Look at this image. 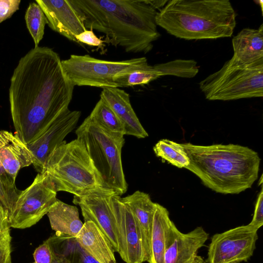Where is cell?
I'll use <instances>...</instances> for the list:
<instances>
[{
  "instance_id": "8992f818",
  "label": "cell",
  "mask_w": 263,
  "mask_h": 263,
  "mask_svg": "<svg viewBox=\"0 0 263 263\" xmlns=\"http://www.w3.org/2000/svg\"><path fill=\"white\" fill-rule=\"evenodd\" d=\"M107 186L121 196L127 190L121 159L124 136L111 135L88 116L76 130Z\"/></svg>"
},
{
  "instance_id": "74e56055",
  "label": "cell",
  "mask_w": 263,
  "mask_h": 263,
  "mask_svg": "<svg viewBox=\"0 0 263 263\" xmlns=\"http://www.w3.org/2000/svg\"><path fill=\"white\" fill-rule=\"evenodd\" d=\"M33 263H35V262H33Z\"/></svg>"
},
{
  "instance_id": "9a60e30c",
  "label": "cell",
  "mask_w": 263,
  "mask_h": 263,
  "mask_svg": "<svg viewBox=\"0 0 263 263\" xmlns=\"http://www.w3.org/2000/svg\"><path fill=\"white\" fill-rule=\"evenodd\" d=\"M49 27L70 41L79 43L76 36L86 30L69 0H36Z\"/></svg>"
},
{
  "instance_id": "ffe728a7",
  "label": "cell",
  "mask_w": 263,
  "mask_h": 263,
  "mask_svg": "<svg viewBox=\"0 0 263 263\" xmlns=\"http://www.w3.org/2000/svg\"><path fill=\"white\" fill-rule=\"evenodd\" d=\"M76 239L79 245L98 262L118 263L110 242L93 222H84Z\"/></svg>"
},
{
  "instance_id": "cb8c5ba5",
  "label": "cell",
  "mask_w": 263,
  "mask_h": 263,
  "mask_svg": "<svg viewBox=\"0 0 263 263\" xmlns=\"http://www.w3.org/2000/svg\"><path fill=\"white\" fill-rule=\"evenodd\" d=\"M46 241L51 250L65 255L70 263H99L79 245L76 237L54 234Z\"/></svg>"
},
{
  "instance_id": "836d02e7",
  "label": "cell",
  "mask_w": 263,
  "mask_h": 263,
  "mask_svg": "<svg viewBox=\"0 0 263 263\" xmlns=\"http://www.w3.org/2000/svg\"><path fill=\"white\" fill-rule=\"evenodd\" d=\"M11 242L0 241V263H12Z\"/></svg>"
},
{
  "instance_id": "6da1fadb",
  "label": "cell",
  "mask_w": 263,
  "mask_h": 263,
  "mask_svg": "<svg viewBox=\"0 0 263 263\" xmlns=\"http://www.w3.org/2000/svg\"><path fill=\"white\" fill-rule=\"evenodd\" d=\"M59 54L37 46L23 57L10 80L9 102L15 133L26 144L38 139L68 110L74 86Z\"/></svg>"
},
{
  "instance_id": "52a82bcc",
  "label": "cell",
  "mask_w": 263,
  "mask_h": 263,
  "mask_svg": "<svg viewBox=\"0 0 263 263\" xmlns=\"http://www.w3.org/2000/svg\"><path fill=\"white\" fill-rule=\"evenodd\" d=\"M199 85L205 98L211 101L262 97L263 60L242 65L231 58Z\"/></svg>"
},
{
  "instance_id": "1f68e13d",
  "label": "cell",
  "mask_w": 263,
  "mask_h": 263,
  "mask_svg": "<svg viewBox=\"0 0 263 263\" xmlns=\"http://www.w3.org/2000/svg\"><path fill=\"white\" fill-rule=\"evenodd\" d=\"M7 211L0 202V241H11Z\"/></svg>"
},
{
  "instance_id": "4316f807",
  "label": "cell",
  "mask_w": 263,
  "mask_h": 263,
  "mask_svg": "<svg viewBox=\"0 0 263 263\" xmlns=\"http://www.w3.org/2000/svg\"><path fill=\"white\" fill-rule=\"evenodd\" d=\"M25 19L27 28L33 40L34 47H37L43 37L47 20L43 11L36 3L29 4Z\"/></svg>"
},
{
  "instance_id": "ac0fdd59",
  "label": "cell",
  "mask_w": 263,
  "mask_h": 263,
  "mask_svg": "<svg viewBox=\"0 0 263 263\" xmlns=\"http://www.w3.org/2000/svg\"><path fill=\"white\" fill-rule=\"evenodd\" d=\"M122 122L125 135L145 138L148 133L141 124L130 101L129 95L119 88H103L100 94Z\"/></svg>"
},
{
  "instance_id": "7c38bea8",
  "label": "cell",
  "mask_w": 263,
  "mask_h": 263,
  "mask_svg": "<svg viewBox=\"0 0 263 263\" xmlns=\"http://www.w3.org/2000/svg\"><path fill=\"white\" fill-rule=\"evenodd\" d=\"M114 193L109 189H100L81 196H74L72 202L80 207L84 222H93L107 237L114 251L119 253L117 227L111 203Z\"/></svg>"
},
{
  "instance_id": "e0dca14e",
  "label": "cell",
  "mask_w": 263,
  "mask_h": 263,
  "mask_svg": "<svg viewBox=\"0 0 263 263\" xmlns=\"http://www.w3.org/2000/svg\"><path fill=\"white\" fill-rule=\"evenodd\" d=\"M178 230L171 220L167 210L156 203L149 239L148 263H164L165 251Z\"/></svg>"
},
{
  "instance_id": "ba28073f",
  "label": "cell",
  "mask_w": 263,
  "mask_h": 263,
  "mask_svg": "<svg viewBox=\"0 0 263 263\" xmlns=\"http://www.w3.org/2000/svg\"><path fill=\"white\" fill-rule=\"evenodd\" d=\"M64 71L75 86H88L105 88H118L115 77L137 70L149 68L145 57L120 61H110L96 59L89 55L72 54L62 60Z\"/></svg>"
},
{
  "instance_id": "7402d4cb",
  "label": "cell",
  "mask_w": 263,
  "mask_h": 263,
  "mask_svg": "<svg viewBox=\"0 0 263 263\" xmlns=\"http://www.w3.org/2000/svg\"><path fill=\"white\" fill-rule=\"evenodd\" d=\"M47 215L51 228L59 236L76 237L82 229L83 223L79 218L76 206L68 204L58 199Z\"/></svg>"
},
{
  "instance_id": "8d00e7d4",
  "label": "cell",
  "mask_w": 263,
  "mask_h": 263,
  "mask_svg": "<svg viewBox=\"0 0 263 263\" xmlns=\"http://www.w3.org/2000/svg\"><path fill=\"white\" fill-rule=\"evenodd\" d=\"M168 1H149L147 0V3L152 6L156 10V9H161L168 2Z\"/></svg>"
},
{
  "instance_id": "5b68a950",
  "label": "cell",
  "mask_w": 263,
  "mask_h": 263,
  "mask_svg": "<svg viewBox=\"0 0 263 263\" xmlns=\"http://www.w3.org/2000/svg\"><path fill=\"white\" fill-rule=\"evenodd\" d=\"M55 190L81 196L109 189L84 145L77 139L64 140L48 157L43 172Z\"/></svg>"
},
{
  "instance_id": "83f0119b",
  "label": "cell",
  "mask_w": 263,
  "mask_h": 263,
  "mask_svg": "<svg viewBox=\"0 0 263 263\" xmlns=\"http://www.w3.org/2000/svg\"><path fill=\"white\" fill-rule=\"evenodd\" d=\"M0 180L6 192L10 206L11 213L21 191L18 190L15 186V181L6 171L0 161ZM10 213V214H11Z\"/></svg>"
},
{
  "instance_id": "f546056e",
  "label": "cell",
  "mask_w": 263,
  "mask_h": 263,
  "mask_svg": "<svg viewBox=\"0 0 263 263\" xmlns=\"http://www.w3.org/2000/svg\"><path fill=\"white\" fill-rule=\"evenodd\" d=\"M33 256L35 263H51L53 254L46 240L36 248Z\"/></svg>"
},
{
  "instance_id": "3957f363",
  "label": "cell",
  "mask_w": 263,
  "mask_h": 263,
  "mask_svg": "<svg viewBox=\"0 0 263 263\" xmlns=\"http://www.w3.org/2000/svg\"><path fill=\"white\" fill-rule=\"evenodd\" d=\"M181 145L190 160L185 168L216 193L238 194L251 188L258 177L260 158L256 152L247 146L191 143Z\"/></svg>"
},
{
  "instance_id": "44dd1931",
  "label": "cell",
  "mask_w": 263,
  "mask_h": 263,
  "mask_svg": "<svg viewBox=\"0 0 263 263\" xmlns=\"http://www.w3.org/2000/svg\"><path fill=\"white\" fill-rule=\"evenodd\" d=\"M236 62L248 65L263 60V24L257 29H242L232 40Z\"/></svg>"
},
{
  "instance_id": "30bf717a",
  "label": "cell",
  "mask_w": 263,
  "mask_h": 263,
  "mask_svg": "<svg viewBox=\"0 0 263 263\" xmlns=\"http://www.w3.org/2000/svg\"><path fill=\"white\" fill-rule=\"evenodd\" d=\"M258 229L250 224L240 226L213 235L204 263H240L253 255Z\"/></svg>"
},
{
  "instance_id": "d6986e66",
  "label": "cell",
  "mask_w": 263,
  "mask_h": 263,
  "mask_svg": "<svg viewBox=\"0 0 263 263\" xmlns=\"http://www.w3.org/2000/svg\"><path fill=\"white\" fill-rule=\"evenodd\" d=\"M0 161L15 181L20 170L32 164L33 157L27 145L15 133L0 130Z\"/></svg>"
},
{
  "instance_id": "5bb4252c",
  "label": "cell",
  "mask_w": 263,
  "mask_h": 263,
  "mask_svg": "<svg viewBox=\"0 0 263 263\" xmlns=\"http://www.w3.org/2000/svg\"><path fill=\"white\" fill-rule=\"evenodd\" d=\"M199 71L197 63L193 60L177 59L157 64L145 70H137L115 77L118 87L144 85L164 76L192 78Z\"/></svg>"
},
{
  "instance_id": "4dcf8cb0",
  "label": "cell",
  "mask_w": 263,
  "mask_h": 263,
  "mask_svg": "<svg viewBox=\"0 0 263 263\" xmlns=\"http://www.w3.org/2000/svg\"><path fill=\"white\" fill-rule=\"evenodd\" d=\"M76 38L79 44H85L91 46L101 48L103 46L104 41L99 38L95 34L92 30L86 29L81 33L77 35Z\"/></svg>"
},
{
  "instance_id": "484cf974",
  "label": "cell",
  "mask_w": 263,
  "mask_h": 263,
  "mask_svg": "<svg viewBox=\"0 0 263 263\" xmlns=\"http://www.w3.org/2000/svg\"><path fill=\"white\" fill-rule=\"evenodd\" d=\"M153 150L158 157L178 168H185L190 163L189 157L181 144L167 139L159 140Z\"/></svg>"
},
{
  "instance_id": "2e32d148",
  "label": "cell",
  "mask_w": 263,
  "mask_h": 263,
  "mask_svg": "<svg viewBox=\"0 0 263 263\" xmlns=\"http://www.w3.org/2000/svg\"><path fill=\"white\" fill-rule=\"evenodd\" d=\"M208 238L209 233L201 227H197L187 233L178 230L165 251L164 263H204L198 252Z\"/></svg>"
},
{
  "instance_id": "d590c367",
  "label": "cell",
  "mask_w": 263,
  "mask_h": 263,
  "mask_svg": "<svg viewBox=\"0 0 263 263\" xmlns=\"http://www.w3.org/2000/svg\"><path fill=\"white\" fill-rule=\"evenodd\" d=\"M51 251L53 254L51 263H70L69 259L65 255L58 252Z\"/></svg>"
},
{
  "instance_id": "4fadbf2b",
  "label": "cell",
  "mask_w": 263,
  "mask_h": 263,
  "mask_svg": "<svg viewBox=\"0 0 263 263\" xmlns=\"http://www.w3.org/2000/svg\"><path fill=\"white\" fill-rule=\"evenodd\" d=\"M81 111L69 109L57 118L33 142L27 144L32 154L34 168L42 173L51 153L76 127Z\"/></svg>"
},
{
  "instance_id": "9c48e42d",
  "label": "cell",
  "mask_w": 263,
  "mask_h": 263,
  "mask_svg": "<svg viewBox=\"0 0 263 263\" xmlns=\"http://www.w3.org/2000/svg\"><path fill=\"white\" fill-rule=\"evenodd\" d=\"M57 192L45 173L21 191L9 217L10 228L24 229L38 222L56 202Z\"/></svg>"
},
{
  "instance_id": "603a6c76",
  "label": "cell",
  "mask_w": 263,
  "mask_h": 263,
  "mask_svg": "<svg viewBox=\"0 0 263 263\" xmlns=\"http://www.w3.org/2000/svg\"><path fill=\"white\" fill-rule=\"evenodd\" d=\"M121 200L132 211L144 234L149 248L151 232L156 203L152 201L148 194L140 191H136L131 195L121 198Z\"/></svg>"
},
{
  "instance_id": "7a4b0ae2",
  "label": "cell",
  "mask_w": 263,
  "mask_h": 263,
  "mask_svg": "<svg viewBox=\"0 0 263 263\" xmlns=\"http://www.w3.org/2000/svg\"><path fill=\"white\" fill-rule=\"evenodd\" d=\"M86 29L105 35L104 42L126 52H149L160 34L156 10L147 0H69Z\"/></svg>"
},
{
  "instance_id": "e575fe53",
  "label": "cell",
  "mask_w": 263,
  "mask_h": 263,
  "mask_svg": "<svg viewBox=\"0 0 263 263\" xmlns=\"http://www.w3.org/2000/svg\"><path fill=\"white\" fill-rule=\"evenodd\" d=\"M0 202L2 203L4 208L7 211L8 216L11 213V208L9 203L8 198L4 189V186L0 180Z\"/></svg>"
},
{
  "instance_id": "8fae6325",
  "label": "cell",
  "mask_w": 263,
  "mask_h": 263,
  "mask_svg": "<svg viewBox=\"0 0 263 263\" xmlns=\"http://www.w3.org/2000/svg\"><path fill=\"white\" fill-rule=\"evenodd\" d=\"M111 203L118 231L119 254L126 263H143L149 257V248L144 234L128 206L114 193Z\"/></svg>"
},
{
  "instance_id": "277c9868",
  "label": "cell",
  "mask_w": 263,
  "mask_h": 263,
  "mask_svg": "<svg viewBox=\"0 0 263 263\" xmlns=\"http://www.w3.org/2000/svg\"><path fill=\"white\" fill-rule=\"evenodd\" d=\"M236 16L229 0H172L157 12L156 22L178 38L216 39L232 36Z\"/></svg>"
},
{
  "instance_id": "d6a6232c",
  "label": "cell",
  "mask_w": 263,
  "mask_h": 263,
  "mask_svg": "<svg viewBox=\"0 0 263 263\" xmlns=\"http://www.w3.org/2000/svg\"><path fill=\"white\" fill-rule=\"evenodd\" d=\"M249 224L259 229L263 225V190L262 185L256 202L253 216Z\"/></svg>"
},
{
  "instance_id": "d4e9b609",
  "label": "cell",
  "mask_w": 263,
  "mask_h": 263,
  "mask_svg": "<svg viewBox=\"0 0 263 263\" xmlns=\"http://www.w3.org/2000/svg\"><path fill=\"white\" fill-rule=\"evenodd\" d=\"M89 116L111 135L116 136H124L125 135L122 122L109 105L102 98H100Z\"/></svg>"
},
{
  "instance_id": "f1b7e54d",
  "label": "cell",
  "mask_w": 263,
  "mask_h": 263,
  "mask_svg": "<svg viewBox=\"0 0 263 263\" xmlns=\"http://www.w3.org/2000/svg\"><path fill=\"white\" fill-rule=\"evenodd\" d=\"M20 0H0V24L10 17L18 9Z\"/></svg>"
}]
</instances>
